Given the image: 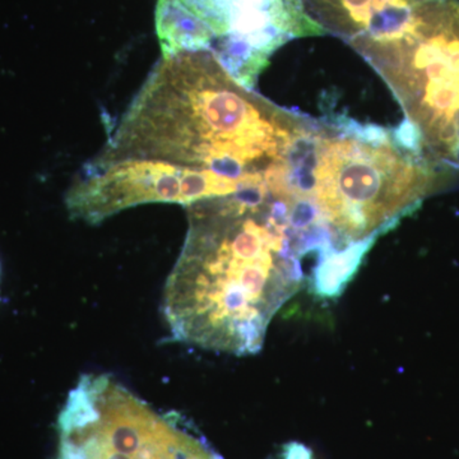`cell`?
Masks as SVG:
<instances>
[{
  "label": "cell",
  "mask_w": 459,
  "mask_h": 459,
  "mask_svg": "<svg viewBox=\"0 0 459 459\" xmlns=\"http://www.w3.org/2000/svg\"><path fill=\"white\" fill-rule=\"evenodd\" d=\"M186 208L188 232L162 303L172 337L238 356L261 351L274 314L305 282L286 205L264 180Z\"/></svg>",
  "instance_id": "obj_1"
},
{
  "label": "cell",
  "mask_w": 459,
  "mask_h": 459,
  "mask_svg": "<svg viewBox=\"0 0 459 459\" xmlns=\"http://www.w3.org/2000/svg\"><path fill=\"white\" fill-rule=\"evenodd\" d=\"M303 122L238 83L210 53L186 51L161 57L95 159L148 160L256 186Z\"/></svg>",
  "instance_id": "obj_2"
},
{
  "label": "cell",
  "mask_w": 459,
  "mask_h": 459,
  "mask_svg": "<svg viewBox=\"0 0 459 459\" xmlns=\"http://www.w3.org/2000/svg\"><path fill=\"white\" fill-rule=\"evenodd\" d=\"M449 172L429 159L404 122L392 129L343 114L304 115L265 183L341 252L391 231L446 183Z\"/></svg>",
  "instance_id": "obj_3"
},
{
  "label": "cell",
  "mask_w": 459,
  "mask_h": 459,
  "mask_svg": "<svg viewBox=\"0 0 459 459\" xmlns=\"http://www.w3.org/2000/svg\"><path fill=\"white\" fill-rule=\"evenodd\" d=\"M358 54L391 89L429 159L459 170V0H430L403 31Z\"/></svg>",
  "instance_id": "obj_4"
},
{
  "label": "cell",
  "mask_w": 459,
  "mask_h": 459,
  "mask_svg": "<svg viewBox=\"0 0 459 459\" xmlns=\"http://www.w3.org/2000/svg\"><path fill=\"white\" fill-rule=\"evenodd\" d=\"M155 23L162 57L205 51L249 90L287 42L325 35L301 0H157Z\"/></svg>",
  "instance_id": "obj_5"
},
{
  "label": "cell",
  "mask_w": 459,
  "mask_h": 459,
  "mask_svg": "<svg viewBox=\"0 0 459 459\" xmlns=\"http://www.w3.org/2000/svg\"><path fill=\"white\" fill-rule=\"evenodd\" d=\"M56 459H220L175 412L108 374H83L57 418Z\"/></svg>",
  "instance_id": "obj_6"
},
{
  "label": "cell",
  "mask_w": 459,
  "mask_h": 459,
  "mask_svg": "<svg viewBox=\"0 0 459 459\" xmlns=\"http://www.w3.org/2000/svg\"><path fill=\"white\" fill-rule=\"evenodd\" d=\"M247 186L220 175L181 170L148 160L92 159L66 193L65 205L74 221L98 225L135 205L175 204L188 207Z\"/></svg>",
  "instance_id": "obj_7"
},
{
  "label": "cell",
  "mask_w": 459,
  "mask_h": 459,
  "mask_svg": "<svg viewBox=\"0 0 459 459\" xmlns=\"http://www.w3.org/2000/svg\"><path fill=\"white\" fill-rule=\"evenodd\" d=\"M325 35L336 36L356 53L394 38L430 0H301Z\"/></svg>",
  "instance_id": "obj_8"
},
{
  "label": "cell",
  "mask_w": 459,
  "mask_h": 459,
  "mask_svg": "<svg viewBox=\"0 0 459 459\" xmlns=\"http://www.w3.org/2000/svg\"><path fill=\"white\" fill-rule=\"evenodd\" d=\"M376 241H364L341 252H331L322 256L314 265L309 279L314 295L332 299L342 294Z\"/></svg>",
  "instance_id": "obj_9"
}]
</instances>
